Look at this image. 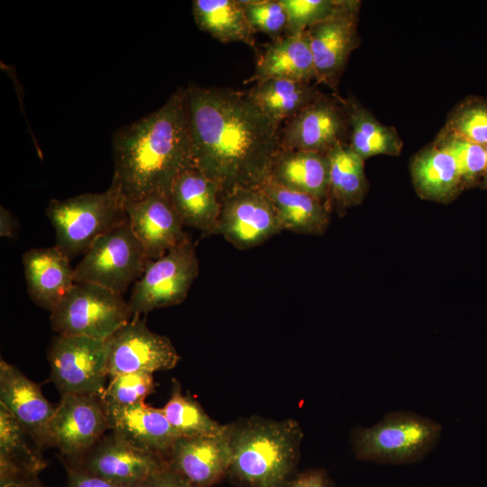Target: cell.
Wrapping results in <instances>:
<instances>
[{"label": "cell", "instance_id": "obj_14", "mask_svg": "<svg viewBox=\"0 0 487 487\" xmlns=\"http://www.w3.org/2000/svg\"><path fill=\"white\" fill-rule=\"evenodd\" d=\"M361 1L306 31L313 57L316 81L337 94V86L352 52L360 45Z\"/></svg>", "mask_w": 487, "mask_h": 487}, {"label": "cell", "instance_id": "obj_22", "mask_svg": "<svg viewBox=\"0 0 487 487\" xmlns=\"http://www.w3.org/2000/svg\"><path fill=\"white\" fill-rule=\"evenodd\" d=\"M268 179L284 188L311 195L327 206V154L280 147L272 160Z\"/></svg>", "mask_w": 487, "mask_h": 487}, {"label": "cell", "instance_id": "obj_21", "mask_svg": "<svg viewBox=\"0 0 487 487\" xmlns=\"http://www.w3.org/2000/svg\"><path fill=\"white\" fill-rule=\"evenodd\" d=\"M22 260L31 299L51 312L75 283L70 260L56 246L30 249Z\"/></svg>", "mask_w": 487, "mask_h": 487}, {"label": "cell", "instance_id": "obj_16", "mask_svg": "<svg viewBox=\"0 0 487 487\" xmlns=\"http://www.w3.org/2000/svg\"><path fill=\"white\" fill-rule=\"evenodd\" d=\"M232 461L231 425L219 435L179 436L168 465L196 487H211L228 473Z\"/></svg>", "mask_w": 487, "mask_h": 487}, {"label": "cell", "instance_id": "obj_42", "mask_svg": "<svg viewBox=\"0 0 487 487\" xmlns=\"http://www.w3.org/2000/svg\"><path fill=\"white\" fill-rule=\"evenodd\" d=\"M480 187L482 189L487 190V147H486V167H485V170H484V173H483Z\"/></svg>", "mask_w": 487, "mask_h": 487}, {"label": "cell", "instance_id": "obj_19", "mask_svg": "<svg viewBox=\"0 0 487 487\" xmlns=\"http://www.w3.org/2000/svg\"><path fill=\"white\" fill-rule=\"evenodd\" d=\"M103 406L111 431L133 446L167 461L180 435L170 424L161 409L147 406L144 402L126 407Z\"/></svg>", "mask_w": 487, "mask_h": 487}, {"label": "cell", "instance_id": "obj_30", "mask_svg": "<svg viewBox=\"0 0 487 487\" xmlns=\"http://www.w3.org/2000/svg\"><path fill=\"white\" fill-rule=\"evenodd\" d=\"M23 425L0 404V479L39 474L47 466L41 452L31 447Z\"/></svg>", "mask_w": 487, "mask_h": 487}, {"label": "cell", "instance_id": "obj_18", "mask_svg": "<svg viewBox=\"0 0 487 487\" xmlns=\"http://www.w3.org/2000/svg\"><path fill=\"white\" fill-rule=\"evenodd\" d=\"M0 404L23 425L39 448L50 446L49 427L55 412L41 388L14 365L0 361Z\"/></svg>", "mask_w": 487, "mask_h": 487}, {"label": "cell", "instance_id": "obj_6", "mask_svg": "<svg viewBox=\"0 0 487 487\" xmlns=\"http://www.w3.org/2000/svg\"><path fill=\"white\" fill-rule=\"evenodd\" d=\"M123 295L100 286L75 282L51 311V326L57 335L106 340L133 317Z\"/></svg>", "mask_w": 487, "mask_h": 487}, {"label": "cell", "instance_id": "obj_28", "mask_svg": "<svg viewBox=\"0 0 487 487\" xmlns=\"http://www.w3.org/2000/svg\"><path fill=\"white\" fill-rule=\"evenodd\" d=\"M246 93L262 114L280 125L323 94L310 83L274 78L256 82Z\"/></svg>", "mask_w": 487, "mask_h": 487}, {"label": "cell", "instance_id": "obj_34", "mask_svg": "<svg viewBox=\"0 0 487 487\" xmlns=\"http://www.w3.org/2000/svg\"><path fill=\"white\" fill-rule=\"evenodd\" d=\"M358 0H281L288 13L284 35H294L309 26L335 16Z\"/></svg>", "mask_w": 487, "mask_h": 487}, {"label": "cell", "instance_id": "obj_4", "mask_svg": "<svg viewBox=\"0 0 487 487\" xmlns=\"http://www.w3.org/2000/svg\"><path fill=\"white\" fill-rule=\"evenodd\" d=\"M117 184L98 193L52 198L46 216L55 230V245L69 260L84 255L102 235L128 220Z\"/></svg>", "mask_w": 487, "mask_h": 487}, {"label": "cell", "instance_id": "obj_13", "mask_svg": "<svg viewBox=\"0 0 487 487\" xmlns=\"http://www.w3.org/2000/svg\"><path fill=\"white\" fill-rule=\"evenodd\" d=\"M140 316L133 315L106 339L107 372L111 377L128 372L153 373L170 370L180 359L170 339L152 332Z\"/></svg>", "mask_w": 487, "mask_h": 487}, {"label": "cell", "instance_id": "obj_40", "mask_svg": "<svg viewBox=\"0 0 487 487\" xmlns=\"http://www.w3.org/2000/svg\"><path fill=\"white\" fill-rule=\"evenodd\" d=\"M0 487H46L38 474H21L0 479Z\"/></svg>", "mask_w": 487, "mask_h": 487}, {"label": "cell", "instance_id": "obj_20", "mask_svg": "<svg viewBox=\"0 0 487 487\" xmlns=\"http://www.w3.org/2000/svg\"><path fill=\"white\" fill-rule=\"evenodd\" d=\"M168 198L185 226L216 234L221 199L216 184L194 165L173 181Z\"/></svg>", "mask_w": 487, "mask_h": 487}, {"label": "cell", "instance_id": "obj_27", "mask_svg": "<svg viewBox=\"0 0 487 487\" xmlns=\"http://www.w3.org/2000/svg\"><path fill=\"white\" fill-rule=\"evenodd\" d=\"M349 121L348 146L363 160L377 156H398L403 142L393 126L381 124L354 97L344 98Z\"/></svg>", "mask_w": 487, "mask_h": 487}, {"label": "cell", "instance_id": "obj_25", "mask_svg": "<svg viewBox=\"0 0 487 487\" xmlns=\"http://www.w3.org/2000/svg\"><path fill=\"white\" fill-rule=\"evenodd\" d=\"M260 188L271 201L284 231L304 235H323L326 231L331 211L326 203L269 179Z\"/></svg>", "mask_w": 487, "mask_h": 487}, {"label": "cell", "instance_id": "obj_8", "mask_svg": "<svg viewBox=\"0 0 487 487\" xmlns=\"http://www.w3.org/2000/svg\"><path fill=\"white\" fill-rule=\"evenodd\" d=\"M199 273L196 248L187 237L162 257L150 261L133 285L128 299L133 315L182 303Z\"/></svg>", "mask_w": 487, "mask_h": 487}, {"label": "cell", "instance_id": "obj_31", "mask_svg": "<svg viewBox=\"0 0 487 487\" xmlns=\"http://www.w3.org/2000/svg\"><path fill=\"white\" fill-rule=\"evenodd\" d=\"M171 389L170 400L161 410L180 436H215L227 429L228 425L217 423L198 402L184 395L178 381H173Z\"/></svg>", "mask_w": 487, "mask_h": 487}, {"label": "cell", "instance_id": "obj_39", "mask_svg": "<svg viewBox=\"0 0 487 487\" xmlns=\"http://www.w3.org/2000/svg\"><path fill=\"white\" fill-rule=\"evenodd\" d=\"M284 487H331V484L323 470H312L299 475Z\"/></svg>", "mask_w": 487, "mask_h": 487}, {"label": "cell", "instance_id": "obj_5", "mask_svg": "<svg viewBox=\"0 0 487 487\" xmlns=\"http://www.w3.org/2000/svg\"><path fill=\"white\" fill-rule=\"evenodd\" d=\"M442 425L410 411H392L370 427H357L352 436L357 459L390 464L422 460L438 444Z\"/></svg>", "mask_w": 487, "mask_h": 487}, {"label": "cell", "instance_id": "obj_35", "mask_svg": "<svg viewBox=\"0 0 487 487\" xmlns=\"http://www.w3.org/2000/svg\"><path fill=\"white\" fill-rule=\"evenodd\" d=\"M153 391L152 373H121L111 377L100 399L106 406L126 407L143 403Z\"/></svg>", "mask_w": 487, "mask_h": 487}, {"label": "cell", "instance_id": "obj_11", "mask_svg": "<svg viewBox=\"0 0 487 487\" xmlns=\"http://www.w3.org/2000/svg\"><path fill=\"white\" fill-rule=\"evenodd\" d=\"M109 429L99 396L61 395L49 427V443L72 465L78 462Z\"/></svg>", "mask_w": 487, "mask_h": 487}, {"label": "cell", "instance_id": "obj_36", "mask_svg": "<svg viewBox=\"0 0 487 487\" xmlns=\"http://www.w3.org/2000/svg\"><path fill=\"white\" fill-rule=\"evenodd\" d=\"M246 19L255 32L281 38L288 24V13L281 0H240Z\"/></svg>", "mask_w": 487, "mask_h": 487}, {"label": "cell", "instance_id": "obj_17", "mask_svg": "<svg viewBox=\"0 0 487 487\" xmlns=\"http://www.w3.org/2000/svg\"><path fill=\"white\" fill-rule=\"evenodd\" d=\"M124 207L131 228L150 261L162 257L188 237L180 217L164 195L152 194L125 203Z\"/></svg>", "mask_w": 487, "mask_h": 487}, {"label": "cell", "instance_id": "obj_12", "mask_svg": "<svg viewBox=\"0 0 487 487\" xmlns=\"http://www.w3.org/2000/svg\"><path fill=\"white\" fill-rule=\"evenodd\" d=\"M349 121L344 98L322 94L280 126L281 148L327 154L348 143Z\"/></svg>", "mask_w": 487, "mask_h": 487}, {"label": "cell", "instance_id": "obj_33", "mask_svg": "<svg viewBox=\"0 0 487 487\" xmlns=\"http://www.w3.org/2000/svg\"><path fill=\"white\" fill-rule=\"evenodd\" d=\"M444 127L487 147V99L477 96L464 97L449 113Z\"/></svg>", "mask_w": 487, "mask_h": 487}, {"label": "cell", "instance_id": "obj_38", "mask_svg": "<svg viewBox=\"0 0 487 487\" xmlns=\"http://www.w3.org/2000/svg\"><path fill=\"white\" fill-rule=\"evenodd\" d=\"M67 487H119L107 480L78 467L66 466Z\"/></svg>", "mask_w": 487, "mask_h": 487}, {"label": "cell", "instance_id": "obj_26", "mask_svg": "<svg viewBox=\"0 0 487 487\" xmlns=\"http://www.w3.org/2000/svg\"><path fill=\"white\" fill-rule=\"evenodd\" d=\"M329 183L327 206L330 211L344 216L360 205L368 191L364 160L353 152L347 143L335 146L328 153Z\"/></svg>", "mask_w": 487, "mask_h": 487}, {"label": "cell", "instance_id": "obj_10", "mask_svg": "<svg viewBox=\"0 0 487 487\" xmlns=\"http://www.w3.org/2000/svg\"><path fill=\"white\" fill-rule=\"evenodd\" d=\"M282 231L275 207L260 188H237L221 200L216 234L236 249L262 245Z\"/></svg>", "mask_w": 487, "mask_h": 487}, {"label": "cell", "instance_id": "obj_32", "mask_svg": "<svg viewBox=\"0 0 487 487\" xmlns=\"http://www.w3.org/2000/svg\"><path fill=\"white\" fill-rule=\"evenodd\" d=\"M454 158L464 188L480 186L486 167V147L443 127L433 141Z\"/></svg>", "mask_w": 487, "mask_h": 487}, {"label": "cell", "instance_id": "obj_29", "mask_svg": "<svg viewBox=\"0 0 487 487\" xmlns=\"http://www.w3.org/2000/svg\"><path fill=\"white\" fill-rule=\"evenodd\" d=\"M192 14L198 27L221 42H241L255 46L240 0H194Z\"/></svg>", "mask_w": 487, "mask_h": 487}, {"label": "cell", "instance_id": "obj_15", "mask_svg": "<svg viewBox=\"0 0 487 487\" xmlns=\"http://www.w3.org/2000/svg\"><path fill=\"white\" fill-rule=\"evenodd\" d=\"M167 464L164 458L133 446L112 431L78 462L66 466L78 467L119 487H136Z\"/></svg>", "mask_w": 487, "mask_h": 487}, {"label": "cell", "instance_id": "obj_9", "mask_svg": "<svg viewBox=\"0 0 487 487\" xmlns=\"http://www.w3.org/2000/svg\"><path fill=\"white\" fill-rule=\"evenodd\" d=\"M106 340L55 335L47 350L51 378L61 395L101 396L107 372Z\"/></svg>", "mask_w": 487, "mask_h": 487}, {"label": "cell", "instance_id": "obj_7", "mask_svg": "<svg viewBox=\"0 0 487 487\" xmlns=\"http://www.w3.org/2000/svg\"><path fill=\"white\" fill-rule=\"evenodd\" d=\"M149 262L127 220L93 244L74 268V280L123 295L140 279Z\"/></svg>", "mask_w": 487, "mask_h": 487}, {"label": "cell", "instance_id": "obj_37", "mask_svg": "<svg viewBox=\"0 0 487 487\" xmlns=\"http://www.w3.org/2000/svg\"><path fill=\"white\" fill-rule=\"evenodd\" d=\"M136 487H196L181 477L167 464Z\"/></svg>", "mask_w": 487, "mask_h": 487}, {"label": "cell", "instance_id": "obj_23", "mask_svg": "<svg viewBox=\"0 0 487 487\" xmlns=\"http://www.w3.org/2000/svg\"><path fill=\"white\" fill-rule=\"evenodd\" d=\"M410 173L416 192L424 199L446 204L464 190L454 158L434 142L412 158Z\"/></svg>", "mask_w": 487, "mask_h": 487}, {"label": "cell", "instance_id": "obj_41", "mask_svg": "<svg viewBox=\"0 0 487 487\" xmlns=\"http://www.w3.org/2000/svg\"><path fill=\"white\" fill-rule=\"evenodd\" d=\"M18 225L11 212L1 206L0 207V236L12 238L15 235Z\"/></svg>", "mask_w": 487, "mask_h": 487}, {"label": "cell", "instance_id": "obj_3", "mask_svg": "<svg viewBox=\"0 0 487 487\" xmlns=\"http://www.w3.org/2000/svg\"><path fill=\"white\" fill-rule=\"evenodd\" d=\"M301 436L293 419L251 418L231 426L228 473L247 487H284L297 462Z\"/></svg>", "mask_w": 487, "mask_h": 487}, {"label": "cell", "instance_id": "obj_24", "mask_svg": "<svg viewBox=\"0 0 487 487\" xmlns=\"http://www.w3.org/2000/svg\"><path fill=\"white\" fill-rule=\"evenodd\" d=\"M270 78L302 83L316 80L307 31L283 35L267 46L250 80L258 82Z\"/></svg>", "mask_w": 487, "mask_h": 487}, {"label": "cell", "instance_id": "obj_1", "mask_svg": "<svg viewBox=\"0 0 487 487\" xmlns=\"http://www.w3.org/2000/svg\"><path fill=\"white\" fill-rule=\"evenodd\" d=\"M193 165L213 180L220 199L241 188H258L280 149V124L247 93L221 87L186 88Z\"/></svg>", "mask_w": 487, "mask_h": 487}, {"label": "cell", "instance_id": "obj_2", "mask_svg": "<svg viewBox=\"0 0 487 487\" xmlns=\"http://www.w3.org/2000/svg\"><path fill=\"white\" fill-rule=\"evenodd\" d=\"M114 174L125 203L168 196L176 178L193 165L185 88L159 109L118 128L112 138Z\"/></svg>", "mask_w": 487, "mask_h": 487}]
</instances>
